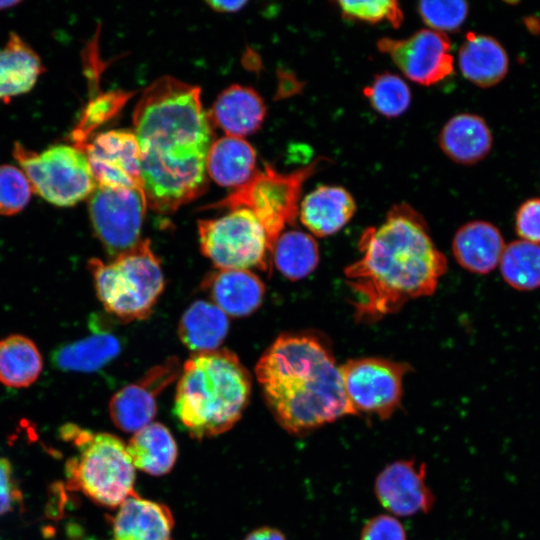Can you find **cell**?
Listing matches in <instances>:
<instances>
[{"label": "cell", "instance_id": "cell-1", "mask_svg": "<svg viewBox=\"0 0 540 540\" xmlns=\"http://www.w3.org/2000/svg\"><path fill=\"white\" fill-rule=\"evenodd\" d=\"M198 86L165 75L153 81L133 112L147 206L175 212L206 189L209 117Z\"/></svg>", "mask_w": 540, "mask_h": 540}, {"label": "cell", "instance_id": "cell-2", "mask_svg": "<svg viewBox=\"0 0 540 540\" xmlns=\"http://www.w3.org/2000/svg\"><path fill=\"white\" fill-rule=\"evenodd\" d=\"M360 259L344 269L357 294L355 318L374 322L410 300L432 295L447 260L431 239L424 219L407 204L394 206L379 227L361 235Z\"/></svg>", "mask_w": 540, "mask_h": 540}, {"label": "cell", "instance_id": "cell-3", "mask_svg": "<svg viewBox=\"0 0 540 540\" xmlns=\"http://www.w3.org/2000/svg\"><path fill=\"white\" fill-rule=\"evenodd\" d=\"M265 402L278 424L304 435L355 415L331 351L309 334H282L256 364Z\"/></svg>", "mask_w": 540, "mask_h": 540}, {"label": "cell", "instance_id": "cell-4", "mask_svg": "<svg viewBox=\"0 0 540 540\" xmlns=\"http://www.w3.org/2000/svg\"><path fill=\"white\" fill-rule=\"evenodd\" d=\"M251 384L250 373L232 351L194 353L178 380L174 413L193 438L217 436L242 416Z\"/></svg>", "mask_w": 540, "mask_h": 540}, {"label": "cell", "instance_id": "cell-5", "mask_svg": "<svg viewBox=\"0 0 540 540\" xmlns=\"http://www.w3.org/2000/svg\"><path fill=\"white\" fill-rule=\"evenodd\" d=\"M64 439L72 440L78 454L66 462L67 482L95 503L119 507L134 490L135 468L126 445L117 436L93 433L74 424L62 427Z\"/></svg>", "mask_w": 540, "mask_h": 540}, {"label": "cell", "instance_id": "cell-6", "mask_svg": "<svg viewBox=\"0 0 540 540\" xmlns=\"http://www.w3.org/2000/svg\"><path fill=\"white\" fill-rule=\"evenodd\" d=\"M98 299L104 308L121 320L145 319L164 289L159 259L148 239L104 263L88 262Z\"/></svg>", "mask_w": 540, "mask_h": 540}, {"label": "cell", "instance_id": "cell-7", "mask_svg": "<svg viewBox=\"0 0 540 540\" xmlns=\"http://www.w3.org/2000/svg\"><path fill=\"white\" fill-rule=\"evenodd\" d=\"M329 161L319 157L290 173H279L269 165L256 170L242 186L235 188L211 208H246L263 226L272 248L286 224H293L299 214V199L304 182Z\"/></svg>", "mask_w": 540, "mask_h": 540}, {"label": "cell", "instance_id": "cell-8", "mask_svg": "<svg viewBox=\"0 0 540 540\" xmlns=\"http://www.w3.org/2000/svg\"><path fill=\"white\" fill-rule=\"evenodd\" d=\"M13 154L33 192L53 205L74 206L90 197L97 187L80 147L60 144L36 153L15 143Z\"/></svg>", "mask_w": 540, "mask_h": 540}, {"label": "cell", "instance_id": "cell-9", "mask_svg": "<svg viewBox=\"0 0 540 540\" xmlns=\"http://www.w3.org/2000/svg\"><path fill=\"white\" fill-rule=\"evenodd\" d=\"M198 233L202 253L218 269L269 272L273 251L263 226L250 210L236 208L222 217L200 220Z\"/></svg>", "mask_w": 540, "mask_h": 540}, {"label": "cell", "instance_id": "cell-10", "mask_svg": "<svg viewBox=\"0 0 540 540\" xmlns=\"http://www.w3.org/2000/svg\"><path fill=\"white\" fill-rule=\"evenodd\" d=\"M347 400L355 415L385 420L399 408L407 363L378 357L350 359L339 366Z\"/></svg>", "mask_w": 540, "mask_h": 540}, {"label": "cell", "instance_id": "cell-11", "mask_svg": "<svg viewBox=\"0 0 540 540\" xmlns=\"http://www.w3.org/2000/svg\"><path fill=\"white\" fill-rule=\"evenodd\" d=\"M147 200L143 189L97 186L89 197V215L96 237L113 258L136 246Z\"/></svg>", "mask_w": 540, "mask_h": 540}, {"label": "cell", "instance_id": "cell-12", "mask_svg": "<svg viewBox=\"0 0 540 540\" xmlns=\"http://www.w3.org/2000/svg\"><path fill=\"white\" fill-rule=\"evenodd\" d=\"M376 45L407 79L417 84L434 85L454 71L451 42L444 33L425 28L406 38H380Z\"/></svg>", "mask_w": 540, "mask_h": 540}, {"label": "cell", "instance_id": "cell-13", "mask_svg": "<svg viewBox=\"0 0 540 540\" xmlns=\"http://www.w3.org/2000/svg\"><path fill=\"white\" fill-rule=\"evenodd\" d=\"M85 154L97 186L143 189L140 148L133 131L101 132L86 144Z\"/></svg>", "mask_w": 540, "mask_h": 540}, {"label": "cell", "instance_id": "cell-14", "mask_svg": "<svg viewBox=\"0 0 540 540\" xmlns=\"http://www.w3.org/2000/svg\"><path fill=\"white\" fill-rule=\"evenodd\" d=\"M180 375L177 358L151 368L137 382L116 392L109 403L110 417L120 430L135 433L150 424L156 414V398Z\"/></svg>", "mask_w": 540, "mask_h": 540}, {"label": "cell", "instance_id": "cell-15", "mask_svg": "<svg viewBox=\"0 0 540 540\" xmlns=\"http://www.w3.org/2000/svg\"><path fill=\"white\" fill-rule=\"evenodd\" d=\"M374 490L380 504L396 516L426 513L435 501L426 483V465L415 459L385 466L376 477Z\"/></svg>", "mask_w": 540, "mask_h": 540}, {"label": "cell", "instance_id": "cell-16", "mask_svg": "<svg viewBox=\"0 0 540 540\" xmlns=\"http://www.w3.org/2000/svg\"><path fill=\"white\" fill-rule=\"evenodd\" d=\"M174 518L164 504L141 498H126L113 518V540H171Z\"/></svg>", "mask_w": 540, "mask_h": 540}, {"label": "cell", "instance_id": "cell-17", "mask_svg": "<svg viewBox=\"0 0 540 540\" xmlns=\"http://www.w3.org/2000/svg\"><path fill=\"white\" fill-rule=\"evenodd\" d=\"M355 211V200L347 189L321 185L300 202L298 216L313 235L326 237L341 230Z\"/></svg>", "mask_w": 540, "mask_h": 540}, {"label": "cell", "instance_id": "cell-18", "mask_svg": "<svg viewBox=\"0 0 540 540\" xmlns=\"http://www.w3.org/2000/svg\"><path fill=\"white\" fill-rule=\"evenodd\" d=\"M214 304L234 317L247 316L262 303L265 286L249 270H219L209 274L202 283Z\"/></svg>", "mask_w": 540, "mask_h": 540}, {"label": "cell", "instance_id": "cell-19", "mask_svg": "<svg viewBox=\"0 0 540 540\" xmlns=\"http://www.w3.org/2000/svg\"><path fill=\"white\" fill-rule=\"evenodd\" d=\"M265 115L264 101L253 88L232 84L217 96L208 117L226 135L243 137L255 132Z\"/></svg>", "mask_w": 540, "mask_h": 540}, {"label": "cell", "instance_id": "cell-20", "mask_svg": "<svg viewBox=\"0 0 540 540\" xmlns=\"http://www.w3.org/2000/svg\"><path fill=\"white\" fill-rule=\"evenodd\" d=\"M458 66L468 81L478 87L488 88L505 78L509 59L498 40L469 31L458 51Z\"/></svg>", "mask_w": 540, "mask_h": 540}, {"label": "cell", "instance_id": "cell-21", "mask_svg": "<svg viewBox=\"0 0 540 540\" xmlns=\"http://www.w3.org/2000/svg\"><path fill=\"white\" fill-rule=\"evenodd\" d=\"M438 142L449 159L459 164L471 165L489 154L493 138L482 117L472 113H459L444 124Z\"/></svg>", "mask_w": 540, "mask_h": 540}, {"label": "cell", "instance_id": "cell-22", "mask_svg": "<svg viewBox=\"0 0 540 540\" xmlns=\"http://www.w3.org/2000/svg\"><path fill=\"white\" fill-rule=\"evenodd\" d=\"M504 248L500 231L493 224L479 220L462 225L452 242L457 262L477 274L491 272L499 264Z\"/></svg>", "mask_w": 540, "mask_h": 540}, {"label": "cell", "instance_id": "cell-23", "mask_svg": "<svg viewBox=\"0 0 540 540\" xmlns=\"http://www.w3.org/2000/svg\"><path fill=\"white\" fill-rule=\"evenodd\" d=\"M256 151L243 137L225 135L208 151L206 171L219 185L239 187L256 172Z\"/></svg>", "mask_w": 540, "mask_h": 540}, {"label": "cell", "instance_id": "cell-24", "mask_svg": "<svg viewBox=\"0 0 540 540\" xmlns=\"http://www.w3.org/2000/svg\"><path fill=\"white\" fill-rule=\"evenodd\" d=\"M42 72L38 54L18 34L11 32L0 49V99L28 92Z\"/></svg>", "mask_w": 540, "mask_h": 540}, {"label": "cell", "instance_id": "cell-25", "mask_svg": "<svg viewBox=\"0 0 540 540\" xmlns=\"http://www.w3.org/2000/svg\"><path fill=\"white\" fill-rule=\"evenodd\" d=\"M126 448L134 468L154 476L168 473L178 454L171 432L157 422H151L135 432Z\"/></svg>", "mask_w": 540, "mask_h": 540}, {"label": "cell", "instance_id": "cell-26", "mask_svg": "<svg viewBox=\"0 0 540 540\" xmlns=\"http://www.w3.org/2000/svg\"><path fill=\"white\" fill-rule=\"evenodd\" d=\"M229 329L228 315L214 303L198 300L182 315L178 335L182 343L197 352L216 350Z\"/></svg>", "mask_w": 540, "mask_h": 540}, {"label": "cell", "instance_id": "cell-27", "mask_svg": "<svg viewBox=\"0 0 540 540\" xmlns=\"http://www.w3.org/2000/svg\"><path fill=\"white\" fill-rule=\"evenodd\" d=\"M120 348V342L113 334L96 332L58 347L52 353V363L62 371L93 372L114 359Z\"/></svg>", "mask_w": 540, "mask_h": 540}, {"label": "cell", "instance_id": "cell-28", "mask_svg": "<svg viewBox=\"0 0 540 540\" xmlns=\"http://www.w3.org/2000/svg\"><path fill=\"white\" fill-rule=\"evenodd\" d=\"M43 358L36 344L20 334L0 340V382L11 388H25L40 376Z\"/></svg>", "mask_w": 540, "mask_h": 540}, {"label": "cell", "instance_id": "cell-29", "mask_svg": "<svg viewBox=\"0 0 540 540\" xmlns=\"http://www.w3.org/2000/svg\"><path fill=\"white\" fill-rule=\"evenodd\" d=\"M272 258L277 269L289 280H300L315 270L319 249L314 237L299 230H290L276 240Z\"/></svg>", "mask_w": 540, "mask_h": 540}, {"label": "cell", "instance_id": "cell-30", "mask_svg": "<svg viewBox=\"0 0 540 540\" xmlns=\"http://www.w3.org/2000/svg\"><path fill=\"white\" fill-rule=\"evenodd\" d=\"M504 280L518 290L540 286V245L517 240L505 246L500 259Z\"/></svg>", "mask_w": 540, "mask_h": 540}, {"label": "cell", "instance_id": "cell-31", "mask_svg": "<svg viewBox=\"0 0 540 540\" xmlns=\"http://www.w3.org/2000/svg\"><path fill=\"white\" fill-rule=\"evenodd\" d=\"M363 95L377 113L387 118L404 114L412 98L408 84L390 72L375 75L372 82L364 87Z\"/></svg>", "mask_w": 540, "mask_h": 540}, {"label": "cell", "instance_id": "cell-32", "mask_svg": "<svg viewBox=\"0 0 540 540\" xmlns=\"http://www.w3.org/2000/svg\"><path fill=\"white\" fill-rule=\"evenodd\" d=\"M417 11L428 29L446 34L458 30L466 20L469 5L463 0L420 1Z\"/></svg>", "mask_w": 540, "mask_h": 540}, {"label": "cell", "instance_id": "cell-33", "mask_svg": "<svg viewBox=\"0 0 540 540\" xmlns=\"http://www.w3.org/2000/svg\"><path fill=\"white\" fill-rule=\"evenodd\" d=\"M341 15L345 19L377 24L389 22L394 28L401 26L404 14L400 4L395 0L375 1H337Z\"/></svg>", "mask_w": 540, "mask_h": 540}, {"label": "cell", "instance_id": "cell-34", "mask_svg": "<svg viewBox=\"0 0 540 540\" xmlns=\"http://www.w3.org/2000/svg\"><path fill=\"white\" fill-rule=\"evenodd\" d=\"M33 190L24 172L13 165L0 166V215L11 216L22 211Z\"/></svg>", "mask_w": 540, "mask_h": 540}, {"label": "cell", "instance_id": "cell-35", "mask_svg": "<svg viewBox=\"0 0 540 540\" xmlns=\"http://www.w3.org/2000/svg\"><path fill=\"white\" fill-rule=\"evenodd\" d=\"M515 227L522 240L540 245V198L521 204L516 212Z\"/></svg>", "mask_w": 540, "mask_h": 540}, {"label": "cell", "instance_id": "cell-36", "mask_svg": "<svg viewBox=\"0 0 540 540\" xmlns=\"http://www.w3.org/2000/svg\"><path fill=\"white\" fill-rule=\"evenodd\" d=\"M360 540H406V532L395 517L387 514L369 519L360 533Z\"/></svg>", "mask_w": 540, "mask_h": 540}, {"label": "cell", "instance_id": "cell-37", "mask_svg": "<svg viewBox=\"0 0 540 540\" xmlns=\"http://www.w3.org/2000/svg\"><path fill=\"white\" fill-rule=\"evenodd\" d=\"M21 498L11 463L6 458H0V515L10 512Z\"/></svg>", "mask_w": 540, "mask_h": 540}, {"label": "cell", "instance_id": "cell-38", "mask_svg": "<svg viewBox=\"0 0 540 540\" xmlns=\"http://www.w3.org/2000/svg\"><path fill=\"white\" fill-rule=\"evenodd\" d=\"M245 540H286V538L278 529L262 527L251 532Z\"/></svg>", "mask_w": 540, "mask_h": 540}, {"label": "cell", "instance_id": "cell-39", "mask_svg": "<svg viewBox=\"0 0 540 540\" xmlns=\"http://www.w3.org/2000/svg\"><path fill=\"white\" fill-rule=\"evenodd\" d=\"M207 4L217 10V11H224V12H233L236 10L241 9L245 4L246 1H207Z\"/></svg>", "mask_w": 540, "mask_h": 540}, {"label": "cell", "instance_id": "cell-40", "mask_svg": "<svg viewBox=\"0 0 540 540\" xmlns=\"http://www.w3.org/2000/svg\"><path fill=\"white\" fill-rule=\"evenodd\" d=\"M19 3H20V1L0 0V11L12 8V7L16 6Z\"/></svg>", "mask_w": 540, "mask_h": 540}]
</instances>
